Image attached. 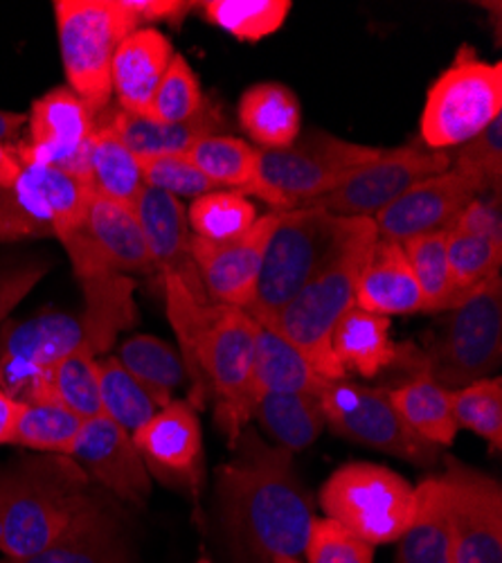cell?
<instances>
[{
    "label": "cell",
    "mask_w": 502,
    "mask_h": 563,
    "mask_svg": "<svg viewBox=\"0 0 502 563\" xmlns=\"http://www.w3.org/2000/svg\"><path fill=\"white\" fill-rule=\"evenodd\" d=\"M216 468L223 539L233 563H272L304 554L313 503L293 472V453L264 442L248 424Z\"/></svg>",
    "instance_id": "1"
},
{
    "label": "cell",
    "mask_w": 502,
    "mask_h": 563,
    "mask_svg": "<svg viewBox=\"0 0 502 563\" xmlns=\"http://www.w3.org/2000/svg\"><path fill=\"white\" fill-rule=\"evenodd\" d=\"M165 311L192 382L190 406L216 399V424L231 440L253 419V356L259 322L239 307L210 305L178 275H163Z\"/></svg>",
    "instance_id": "2"
},
{
    "label": "cell",
    "mask_w": 502,
    "mask_h": 563,
    "mask_svg": "<svg viewBox=\"0 0 502 563\" xmlns=\"http://www.w3.org/2000/svg\"><path fill=\"white\" fill-rule=\"evenodd\" d=\"M111 494L68 455H32L0 468V552L30 556L64 537Z\"/></svg>",
    "instance_id": "3"
},
{
    "label": "cell",
    "mask_w": 502,
    "mask_h": 563,
    "mask_svg": "<svg viewBox=\"0 0 502 563\" xmlns=\"http://www.w3.org/2000/svg\"><path fill=\"white\" fill-rule=\"evenodd\" d=\"M83 307L75 313L51 311L12 320L0 332V354L48 367L75 352L93 356L113 347L120 332L138 322L135 282L124 273H100L79 279Z\"/></svg>",
    "instance_id": "4"
},
{
    "label": "cell",
    "mask_w": 502,
    "mask_h": 563,
    "mask_svg": "<svg viewBox=\"0 0 502 563\" xmlns=\"http://www.w3.org/2000/svg\"><path fill=\"white\" fill-rule=\"evenodd\" d=\"M372 223L375 219L368 217L345 219L313 206L280 212L264 253L253 300L244 311L261 327H268L317 273Z\"/></svg>",
    "instance_id": "5"
},
{
    "label": "cell",
    "mask_w": 502,
    "mask_h": 563,
    "mask_svg": "<svg viewBox=\"0 0 502 563\" xmlns=\"http://www.w3.org/2000/svg\"><path fill=\"white\" fill-rule=\"evenodd\" d=\"M377 238L379 234L375 223L365 228L266 327V330H272L289 341L327 382H343L347 377V372L334 356L332 334L338 320L356 305V277Z\"/></svg>",
    "instance_id": "6"
},
{
    "label": "cell",
    "mask_w": 502,
    "mask_h": 563,
    "mask_svg": "<svg viewBox=\"0 0 502 563\" xmlns=\"http://www.w3.org/2000/svg\"><path fill=\"white\" fill-rule=\"evenodd\" d=\"M383 150L341 140L332 133L306 131L287 150H259L255 178L244 195H253L276 212L304 208L330 195L358 167Z\"/></svg>",
    "instance_id": "7"
},
{
    "label": "cell",
    "mask_w": 502,
    "mask_h": 563,
    "mask_svg": "<svg viewBox=\"0 0 502 563\" xmlns=\"http://www.w3.org/2000/svg\"><path fill=\"white\" fill-rule=\"evenodd\" d=\"M55 16L68 88L100 115L113 96L115 51L141 25L122 0H59Z\"/></svg>",
    "instance_id": "8"
},
{
    "label": "cell",
    "mask_w": 502,
    "mask_h": 563,
    "mask_svg": "<svg viewBox=\"0 0 502 563\" xmlns=\"http://www.w3.org/2000/svg\"><path fill=\"white\" fill-rule=\"evenodd\" d=\"M321 505L327 519L377 548L403 537L415 516L417 494L388 466L352 462L323 485Z\"/></svg>",
    "instance_id": "9"
},
{
    "label": "cell",
    "mask_w": 502,
    "mask_h": 563,
    "mask_svg": "<svg viewBox=\"0 0 502 563\" xmlns=\"http://www.w3.org/2000/svg\"><path fill=\"white\" fill-rule=\"evenodd\" d=\"M446 324L428 352L424 372L446 390L487 379L502 361V277L495 275L458 307L446 311Z\"/></svg>",
    "instance_id": "10"
},
{
    "label": "cell",
    "mask_w": 502,
    "mask_h": 563,
    "mask_svg": "<svg viewBox=\"0 0 502 563\" xmlns=\"http://www.w3.org/2000/svg\"><path fill=\"white\" fill-rule=\"evenodd\" d=\"M502 115V64L480 62L462 48L455 64L428 90L422 113V140L444 152L469 143Z\"/></svg>",
    "instance_id": "11"
},
{
    "label": "cell",
    "mask_w": 502,
    "mask_h": 563,
    "mask_svg": "<svg viewBox=\"0 0 502 563\" xmlns=\"http://www.w3.org/2000/svg\"><path fill=\"white\" fill-rule=\"evenodd\" d=\"M327 427L349 442L370 446L420 466L435 464L439 449L417 438L397 412L390 388L330 382L321 393Z\"/></svg>",
    "instance_id": "12"
},
{
    "label": "cell",
    "mask_w": 502,
    "mask_h": 563,
    "mask_svg": "<svg viewBox=\"0 0 502 563\" xmlns=\"http://www.w3.org/2000/svg\"><path fill=\"white\" fill-rule=\"evenodd\" d=\"M450 169V154L435 152L424 145H405L401 150L381 152L372 163L352 172L336 190L306 206L323 208L330 214L358 219L377 217L394 203L410 187Z\"/></svg>",
    "instance_id": "13"
},
{
    "label": "cell",
    "mask_w": 502,
    "mask_h": 563,
    "mask_svg": "<svg viewBox=\"0 0 502 563\" xmlns=\"http://www.w3.org/2000/svg\"><path fill=\"white\" fill-rule=\"evenodd\" d=\"M448 492L450 563H502V489L455 457L439 474Z\"/></svg>",
    "instance_id": "14"
},
{
    "label": "cell",
    "mask_w": 502,
    "mask_h": 563,
    "mask_svg": "<svg viewBox=\"0 0 502 563\" xmlns=\"http://www.w3.org/2000/svg\"><path fill=\"white\" fill-rule=\"evenodd\" d=\"M57 240L64 244L77 279L100 273L154 271L141 223L133 210L109 199H90L83 221L59 234Z\"/></svg>",
    "instance_id": "15"
},
{
    "label": "cell",
    "mask_w": 502,
    "mask_h": 563,
    "mask_svg": "<svg viewBox=\"0 0 502 563\" xmlns=\"http://www.w3.org/2000/svg\"><path fill=\"white\" fill-rule=\"evenodd\" d=\"M27 124V137L10 147L19 165H51L86 176L88 145L98 129V115L68 86L38 98Z\"/></svg>",
    "instance_id": "16"
},
{
    "label": "cell",
    "mask_w": 502,
    "mask_h": 563,
    "mask_svg": "<svg viewBox=\"0 0 502 563\" xmlns=\"http://www.w3.org/2000/svg\"><path fill=\"white\" fill-rule=\"evenodd\" d=\"M280 221V212L270 210L257 217L253 228L239 240L212 244L192 238V260L199 268L201 287L210 305H225L246 309L253 300L264 253L272 230Z\"/></svg>",
    "instance_id": "17"
},
{
    "label": "cell",
    "mask_w": 502,
    "mask_h": 563,
    "mask_svg": "<svg viewBox=\"0 0 502 563\" xmlns=\"http://www.w3.org/2000/svg\"><path fill=\"white\" fill-rule=\"evenodd\" d=\"M131 440L149 476L174 489H199L203 478V440L197 408L188 401H171L165 408H158Z\"/></svg>",
    "instance_id": "18"
},
{
    "label": "cell",
    "mask_w": 502,
    "mask_h": 563,
    "mask_svg": "<svg viewBox=\"0 0 502 563\" xmlns=\"http://www.w3.org/2000/svg\"><path fill=\"white\" fill-rule=\"evenodd\" d=\"M86 476L120 500L143 507L152 494V476L129 433L100 415L86 419L70 455Z\"/></svg>",
    "instance_id": "19"
},
{
    "label": "cell",
    "mask_w": 502,
    "mask_h": 563,
    "mask_svg": "<svg viewBox=\"0 0 502 563\" xmlns=\"http://www.w3.org/2000/svg\"><path fill=\"white\" fill-rule=\"evenodd\" d=\"M480 197L458 172L446 169L410 187L394 203L375 217L381 240L403 244L420 234L450 230L465 208Z\"/></svg>",
    "instance_id": "20"
},
{
    "label": "cell",
    "mask_w": 502,
    "mask_h": 563,
    "mask_svg": "<svg viewBox=\"0 0 502 563\" xmlns=\"http://www.w3.org/2000/svg\"><path fill=\"white\" fill-rule=\"evenodd\" d=\"M133 214L141 223L154 271L160 275H178L194 294L205 298L199 268L192 260L188 212L180 199L145 185L133 203Z\"/></svg>",
    "instance_id": "21"
},
{
    "label": "cell",
    "mask_w": 502,
    "mask_h": 563,
    "mask_svg": "<svg viewBox=\"0 0 502 563\" xmlns=\"http://www.w3.org/2000/svg\"><path fill=\"white\" fill-rule=\"evenodd\" d=\"M0 563H133L124 514L109 496L48 548Z\"/></svg>",
    "instance_id": "22"
},
{
    "label": "cell",
    "mask_w": 502,
    "mask_h": 563,
    "mask_svg": "<svg viewBox=\"0 0 502 563\" xmlns=\"http://www.w3.org/2000/svg\"><path fill=\"white\" fill-rule=\"evenodd\" d=\"M12 190L23 210L57 238L83 221L93 199L86 176L51 165H21Z\"/></svg>",
    "instance_id": "23"
},
{
    "label": "cell",
    "mask_w": 502,
    "mask_h": 563,
    "mask_svg": "<svg viewBox=\"0 0 502 563\" xmlns=\"http://www.w3.org/2000/svg\"><path fill=\"white\" fill-rule=\"evenodd\" d=\"M356 307L379 316L424 313V296L401 244L381 240L365 257L354 289Z\"/></svg>",
    "instance_id": "24"
},
{
    "label": "cell",
    "mask_w": 502,
    "mask_h": 563,
    "mask_svg": "<svg viewBox=\"0 0 502 563\" xmlns=\"http://www.w3.org/2000/svg\"><path fill=\"white\" fill-rule=\"evenodd\" d=\"M174 55V45L156 27H138L120 43L111 64V84L122 111L133 115L149 113Z\"/></svg>",
    "instance_id": "25"
},
{
    "label": "cell",
    "mask_w": 502,
    "mask_h": 563,
    "mask_svg": "<svg viewBox=\"0 0 502 563\" xmlns=\"http://www.w3.org/2000/svg\"><path fill=\"white\" fill-rule=\"evenodd\" d=\"M332 350L345 372H356L372 379L394 365L405 347L390 341V318L352 307L336 324L332 334Z\"/></svg>",
    "instance_id": "26"
},
{
    "label": "cell",
    "mask_w": 502,
    "mask_h": 563,
    "mask_svg": "<svg viewBox=\"0 0 502 563\" xmlns=\"http://www.w3.org/2000/svg\"><path fill=\"white\" fill-rule=\"evenodd\" d=\"M98 124L107 126L120 143L138 158V163L158 156L188 154L201 135L214 133V118L210 111L201 113L190 122L165 124L147 115H133L122 109H115L111 113L102 111L98 115Z\"/></svg>",
    "instance_id": "27"
},
{
    "label": "cell",
    "mask_w": 502,
    "mask_h": 563,
    "mask_svg": "<svg viewBox=\"0 0 502 563\" xmlns=\"http://www.w3.org/2000/svg\"><path fill=\"white\" fill-rule=\"evenodd\" d=\"M242 129L264 150L291 147L302 124V111L295 92L285 84L264 81L250 86L237 109Z\"/></svg>",
    "instance_id": "28"
},
{
    "label": "cell",
    "mask_w": 502,
    "mask_h": 563,
    "mask_svg": "<svg viewBox=\"0 0 502 563\" xmlns=\"http://www.w3.org/2000/svg\"><path fill=\"white\" fill-rule=\"evenodd\" d=\"M415 494V516L399 539L397 563H450L453 537L448 519V492L442 476L422 481Z\"/></svg>",
    "instance_id": "29"
},
{
    "label": "cell",
    "mask_w": 502,
    "mask_h": 563,
    "mask_svg": "<svg viewBox=\"0 0 502 563\" xmlns=\"http://www.w3.org/2000/svg\"><path fill=\"white\" fill-rule=\"evenodd\" d=\"M327 384L289 341L259 324L253 356V399L266 393L321 395Z\"/></svg>",
    "instance_id": "30"
},
{
    "label": "cell",
    "mask_w": 502,
    "mask_h": 563,
    "mask_svg": "<svg viewBox=\"0 0 502 563\" xmlns=\"http://www.w3.org/2000/svg\"><path fill=\"white\" fill-rule=\"evenodd\" d=\"M253 417L278 446L295 453L311 446L327 427L321 395L266 393L255 399Z\"/></svg>",
    "instance_id": "31"
},
{
    "label": "cell",
    "mask_w": 502,
    "mask_h": 563,
    "mask_svg": "<svg viewBox=\"0 0 502 563\" xmlns=\"http://www.w3.org/2000/svg\"><path fill=\"white\" fill-rule=\"evenodd\" d=\"M390 399L405 427L424 442L437 449L455 442L460 429L453 417L450 390L431 379L428 372L420 369L410 382L390 388Z\"/></svg>",
    "instance_id": "32"
},
{
    "label": "cell",
    "mask_w": 502,
    "mask_h": 563,
    "mask_svg": "<svg viewBox=\"0 0 502 563\" xmlns=\"http://www.w3.org/2000/svg\"><path fill=\"white\" fill-rule=\"evenodd\" d=\"M86 180L93 190V197L109 199L131 210L145 187L138 158L102 124H98L93 137H90Z\"/></svg>",
    "instance_id": "33"
},
{
    "label": "cell",
    "mask_w": 502,
    "mask_h": 563,
    "mask_svg": "<svg viewBox=\"0 0 502 563\" xmlns=\"http://www.w3.org/2000/svg\"><path fill=\"white\" fill-rule=\"evenodd\" d=\"M118 361L149 393L158 408L171 404V395L188 382L180 352L156 336H131L122 343Z\"/></svg>",
    "instance_id": "34"
},
{
    "label": "cell",
    "mask_w": 502,
    "mask_h": 563,
    "mask_svg": "<svg viewBox=\"0 0 502 563\" xmlns=\"http://www.w3.org/2000/svg\"><path fill=\"white\" fill-rule=\"evenodd\" d=\"M81 427L83 419L59 401L23 404L5 444L32 449L38 453L70 455Z\"/></svg>",
    "instance_id": "35"
},
{
    "label": "cell",
    "mask_w": 502,
    "mask_h": 563,
    "mask_svg": "<svg viewBox=\"0 0 502 563\" xmlns=\"http://www.w3.org/2000/svg\"><path fill=\"white\" fill-rule=\"evenodd\" d=\"M446 251L453 279L450 309L467 300L473 291H478L484 282L500 275L502 242L498 240L460 228H450L446 232Z\"/></svg>",
    "instance_id": "36"
},
{
    "label": "cell",
    "mask_w": 502,
    "mask_h": 563,
    "mask_svg": "<svg viewBox=\"0 0 502 563\" xmlns=\"http://www.w3.org/2000/svg\"><path fill=\"white\" fill-rule=\"evenodd\" d=\"M259 150L233 135L208 133L190 147L188 158L214 187H231V192L244 195L255 178Z\"/></svg>",
    "instance_id": "37"
},
{
    "label": "cell",
    "mask_w": 502,
    "mask_h": 563,
    "mask_svg": "<svg viewBox=\"0 0 502 563\" xmlns=\"http://www.w3.org/2000/svg\"><path fill=\"white\" fill-rule=\"evenodd\" d=\"M48 386L53 399L83 421L102 415L100 361L90 352H75L48 365Z\"/></svg>",
    "instance_id": "38"
},
{
    "label": "cell",
    "mask_w": 502,
    "mask_h": 563,
    "mask_svg": "<svg viewBox=\"0 0 502 563\" xmlns=\"http://www.w3.org/2000/svg\"><path fill=\"white\" fill-rule=\"evenodd\" d=\"M257 221V208L239 192L214 190L194 199L188 212L194 238L212 244L239 240Z\"/></svg>",
    "instance_id": "39"
},
{
    "label": "cell",
    "mask_w": 502,
    "mask_h": 563,
    "mask_svg": "<svg viewBox=\"0 0 502 563\" xmlns=\"http://www.w3.org/2000/svg\"><path fill=\"white\" fill-rule=\"evenodd\" d=\"M199 8L212 25L257 43L285 25L293 5L289 0H205Z\"/></svg>",
    "instance_id": "40"
},
{
    "label": "cell",
    "mask_w": 502,
    "mask_h": 563,
    "mask_svg": "<svg viewBox=\"0 0 502 563\" xmlns=\"http://www.w3.org/2000/svg\"><path fill=\"white\" fill-rule=\"evenodd\" d=\"M100 386L102 415L129 435L143 429L158 410L149 393L131 377L118 356L100 361Z\"/></svg>",
    "instance_id": "41"
},
{
    "label": "cell",
    "mask_w": 502,
    "mask_h": 563,
    "mask_svg": "<svg viewBox=\"0 0 502 563\" xmlns=\"http://www.w3.org/2000/svg\"><path fill=\"white\" fill-rule=\"evenodd\" d=\"M446 232L420 234L401 244L405 260L413 266V273L420 282L424 296V313H446L453 300V279L448 268Z\"/></svg>",
    "instance_id": "42"
},
{
    "label": "cell",
    "mask_w": 502,
    "mask_h": 563,
    "mask_svg": "<svg viewBox=\"0 0 502 563\" xmlns=\"http://www.w3.org/2000/svg\"><path fill=\"white\" fill-rule=\"evenodd\" d=\"M453 417L458 429L473 431L495 453L502 446V382L500 377L480 379L465 388L450 390Z\"/></svg>",
    "instance_id": "43"
},
{
    "label": "cell",
    "mask_w": 502,
    "mask_h": 563,
    "mask_svg": "<svg viewBox=\"0 0 502 563\" xmlns=\"http://www.w3.org/2000/svg\"><path fill=\"white\" fill-rule=\"evenodd\" d=\"M205 98L194 70L182 55H174L165 77L158 84L147 118L165 124L190 122L205 113Z\"/></svg>",
    "instance_id": "44"
},
{
    "label": "cell",
    "mask_w": 502,
    "mask_h": 563,
    "mask_svg": "<svg viewBox=\"0 0 502 563\" xmlns=\"http://www.w3.org/2000/svg\"><path fill=\"white\" fill-rule=\"evenodd\" d=\"M453 172L465 176L478 195H500L502 185V115H498L484 131H480L462 150L450 156Z\"/></svg>",
    "instance_id": "45"
},
{
    "label": "cell",
    "mask_w": 502,
    "mask_h": 563,
    "mask_svg": "<svg viewBox=\"0 0 502 563\" xmlns=\"http://www.w3.org/2000/svg\"><path fill=\"white\" fill-rule=\"evenodd\" d=\"M141 172L145 185L156 187V190H163L176 199H199L216 190V187L201 174V169L188 158V154L141 161Z\"/></svg>",
    "instance_id": "46"
},
{
    "label": "cell",
    "mask_w": 502,
    "mask_h": 563,
    "mask_svg": "<svg viewBox=\"0 0 502 563\" xmlns=\"http://www.w3.org/2000/svg\"><path fill=\"white\" fill-rule=\"evenodd\" d=\"M309 563H375V545L332 519H315L306 548Z\"/></svg>",
    "instance_id": "47"
},
{
    "label": "cell",
    "mask_w": 502,
    "mask_h": 563,
    "mask_svg": "<svg viewBox=\"0 0 502 563\" xmlns=\"http://www.w3.org/2000/svg\"><path fill=\"white\" fill-rule=\"evenodd\" d=\"M0 393L16 404L55 401L48 386V367L0 354Z\"/></svg>",
    "instance_id": "48"
},
{
    "label": "cell",
    "mask_w": 502,
    "mask_h": 563,
    "mask_svg": "<svg viewBox=\"0 0 502 563\" xmlns=\"http://www.w3.org/2000/svg\"><path fill=\"white\" fill-rule=\"evenodd\" d=\"M45 271H48V264L38 262L0 268V322L38 285Z\"/></svg>",
    "instance_id": "49"
},
{
    "label": "cell",
    "mask_w": 502,
    "mask_h": 563,
    "mask_svg": "<svg viewBox=\"0 0 502 563\" xmlns=\"http://www.w3.org/2000/svg\"><path fill=\"white\" fill-rule=\"evenodd\" d=\"M45 234H51V230L43 228L23 210L14 190L0 187V242L45 238Z\"/></svg>",
    "instance_id": "50"
},
{
    "label": "cell",
    "mask_w": 502,
    "mask_h": 563,
    "mask_svg": "<svg viewBox=\"0 0 502 563\" xmlns=\"http://www.w3.org/2000/svg\"><path fill=\"white\" fill-rule=\"evenodd\" d=\"M453 228H460L467 232L484 234V238L502 242V214H500V195L491 199L476 197L465 212L453 223Z\"/></svg>",
    "instance_id": "51"
},
{
    "label": "cell",
    "mask_w": 502,
    "mask_h": 563,
    "mask_svg": "<svg viewBox=\"0 0 502 563\" xmlns=\"http://www.w3.org/2000/svg\"><path fill=\"white\" fill-rule=\"evenodd\" d=\"M122 3L141 27L160 21L178 25L192 8H199V3H182V0H122Z\"/></svg>",
    "instance_id": "52"
},
{
    "label": "cell",
    "mask_w": 502,
    "mask_h": 563,
    "mask_svg": "<svg viewBox=\"0 0 502 563\" xmlns=\"http://www.w3.org/2000/svg\"><path fill=\"white\" fill-rule=\"evenodd\" d=\"M27 124V115L0 111V145L12 147L19 143L21 129Z\"/></svg>",
    "instance_id": "53"
},
{
    "label": "cell",
    "mask_w": 502,
    "mask_h": 563,
    "mask_svg": "<svg viewBox=\"0 0 502 563\" xmlns=\"http://www.w3.org/2000/svg\"><path fill=\"white\" fill-rule=\"evenodd\" d=\"M19 174H21L19 161L14 158L10 147L0 145V187H10V190H12Z\"/></svg>",
    "instance_id": "54"
},
{
    "label": "cell",
    "mask_w": 502,
    "mask_h": 563,
    "mask_svg": "<svg viewBox=\"0 0 502 563\" xmlns=\"http://www.w3.org/2000/svg\"><path fill=\"white\" fill-rule=\"evenodd\" d=\"M21 406L23 404H16V401H12L10 397L0 393V444H5V440L10 435V429L14 424V419L21 412Z\"/></svg>",
    "instance_id": "55"
},
{
    "label": "cell",
    "mask_w": 502,
    "mask_h": 563,
    "mask_svg": "<svg viewBox=\"0 0 502 563\" xmlns=\"http://www.w3.org/2000/svg\"><path fill=\"white\" fill-rule=\"evenodd\" d=\"M272 563H300V561L293 556H278V559H272Z\"/></svg>",
    "instance_id": "56"
}]
</instances>
